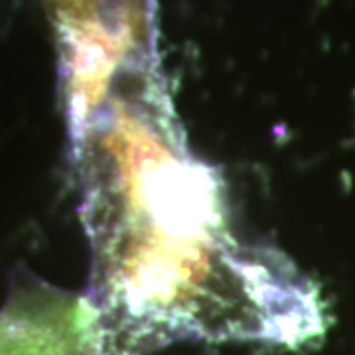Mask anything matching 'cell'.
Returning a JSON list of instances; mask_svg holds the SVG:
<instances>
[{
	"label": "cell",
	"instance_id": "1",
	"mask_svg": "<svg viewBox=\"0 0 355 355\" xmlns=\"http://www.w3.org/2000/svg\"><path fill=\"white\" fill-rule=\"evenodd\" d=\"M95 314L73 298L10 306L0 314V355H99Z\"/></svg>",
	"mask_w": 355,
	"mask_h": 355
}]
</instances>
